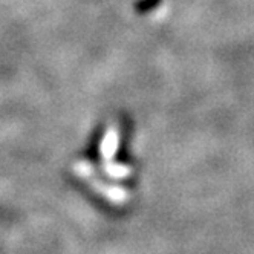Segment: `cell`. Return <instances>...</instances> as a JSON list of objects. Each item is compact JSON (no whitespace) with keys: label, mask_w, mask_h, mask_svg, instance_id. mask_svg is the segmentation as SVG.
<instances>
[{"label":"cell","mask_w":254,"mask_h":254,"mask_svg":"<svg viewBox=\"0 0 254 254\" xmlns=\"http://www.w3.org/2000/svg\"><path fill=\"white\" fill-rule=\"evenodd\" d=\"M103 172L112 179H126L132 175V167L127 164H121V162H112L109 159V162L106 161V164L103 166Z\"/></svg>","instance_id":"3"},{"label":"cell","mask_w":254,"mask_h":254,"mask_svg":"<svg viewBox=\"0 0 254 254\" xmlns=\"http://www.w3.org/2000/svg\"><path fill=\"white\" fill-rule=\"evenodd\" d=\"M74 172L77 176H80L81 179H89V178H92L95 176V167L94 164L90 161H86V159H80L75 162V166H74Z\"/></svg>","instance_id":"4"},{"label":"cell","mask_w":254,"mask_h":254,"mask_svg":"<svg viewBox=\"0 0 254 254\" xmlns=\"http://www.w3.org/2000/svg\"><path fill=\"white\" fill-rule=\"evenodd\" d=\"M120 127L117 124L109 126L101 141H100V155L104 161H109L115 156V153L118 152L120 147Z\"/></svg>","instance_id":"2"},{"label":"cell","mask_w":254,"mask_h":254,"mask_svg":"<svg viewBox=\"0 0 254 254\" xmlns=\"http://www.w3.org/2000/svg\"><path fill=\"white\" fill-rule=\"evenodd\" d=\"M89 186L92 187V190L103 196L106 201L112 202V204H124L129 201L130 197V193L127 189L121 187V186H115V184H107V183H103L100 179H95L94 176L87 179Z\"/></svg>","instance_id":"1"}]
</instances>
